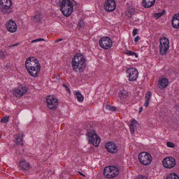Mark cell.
I'll return each instance as SVG.
<instances>
[{
    "label": "cell",
    "mask_w": 179,
    "mask_h": 179,
    "mask_svg": "<svg viewBox=\"0 0 179 179\" xmlns=\"http://www.w3.org/2000/svg\"><path fill=\"white\" fill-rule=\"evenodd\" d=\"M26 69L30 75L36 77L38 75L40 70V64L36 58L34 57H29L27 59L25 63Z\"/></svg>",
    "instance_id": "1"
},
{
    "label": "cell",
    "mask_w": 179,
    "mask_h": 179,
    "mask_svg": "<svg viewBox=\"0 0 179 179\" xmlns=\"http://www.w3.org/2000/svg\"><path fill=\"white\" fill-rule=\"evenodd\" d=\"M72 64L73 68L75 72H83L86 65L84 57L81 54H77L72 58Z\"/></svg>",
    "instance_id": "2"
},
{
    "label": "cell",
    "mask_w": 179,
    "mask_h": 179,
    "mask_svg": "<svg viewBox=\"0 0 179 179\" xmlns=\"http://www.w3.org/2000/svg\"><path fill=\"white\" fill-rule=\"evenodd\" d=\"M60 9L63 15L68 17L72 15L73 11L72 2L69 0H63L61 3Z\"/></svg>",
    "instance_id": "3"
},
{
    "label": "cell",
    "mask_w": 179,
    "mask_h": 179,
    "mask_svg": "<svg viewBox=\"0 0 179 179\" xmlns=\"http://www.w3.org/2000/svg\"><path fill=\"white\" fill-rule=\"evenodd\" d=\"M119 173L118 168L115 166H108L104 169V176L107 178H113L117 176Z\"/></svg>",
    "instance_id": "4"
},
{
    "label": "cell",
    "mask_w": 179,
    "mask_h": 179,
    "mask_svg": "<svg viewBox=\"0 0 179 179\" xmlns=\"http://www.w3.org/2000/svg\"><path fill=\"white\" fill-rule=\"evenodd\" d=\"M139 161L144 165H149L152 161V157L149 153L146 152H142L139 155Z\"/></svg>",
    "instance_id": "5"
},
{
    "label": "cell",
    "mask_w": 179,
    "mask_h": 179,
    "mask_svg": "<svg viewBox=\"0 0 179 179\" xmlns=\"http://www.w3.org/2000/svg\"><path fill=\"white\" fill-rule=\"evenodd\" d=\"M88 140L95 147L99 146L101 142V139L94 131H90L88 133Z\"/></svg>",
    "instance_id": "6"
},
{
    "label": "cell",
    "mask_w": 179,
    "mask_h": 179,
    "mask_svg": "<svg viewBox=\"0 0 179 179\" xmlns=\"http://www.w3.org/2000/svg\"><path fill=\"white\" fill-rule=\"evenodd\" d=\"M160 52L162 55H165L168 50L169 47V41L167 38H163L160 40Z\"/></svg>",
    "instance_id": "7"
},
{
    "label": "cell",
    "mask_w": 179,
    "mask_h": 179,
    "mask_svg": "<svg viewBox=\"0 0 179 179\" xmlns=\"http://www.w3.org/2000/svg\"><path fill=\"white\" fill-rule=\"evenodd\" d=\"M47 106L51 109H56L58 107V100L53 96H49L47 97L46 99Z\"/></svg>",
    "instance_id": "8"
},
{
    "label": "cell",
    "mask_w": 179,
    "mask_h": 179,
    "mask_svg": "<svg viewBox=\"0 0 179 179\" xmlns=\"http://www.w3.org/2000/svg\"><path fill=\"white\" fill-rule=\"evenodd\" d=\"M126 74L128 80L131 81L136 80L139 75L137 70L133 68L128 69L127 70Z\"/></svg>",
    "instance_id": "9"
},
{
    "label": "cell",
    "mask_w": 179,
    "mask_h": 179,
    "mask_svg": "<svg viewBox=\"0 0 179 179\" xmlns=\"http://www.w3.org/2000/svg\"><path fill=\"white\" fill-rule=\"evenodd\" d=\"M162 164L165 168L171 169L175 167L176 164V161L173 158L167 157L163 160Z\"/></svg>",
    "instance_id": "10"
},
{
    "label": "cell",
    "mask_w": 179,
    "mask_h": 179,
    "mask_svg": "<svg viewBox=\"0 0 179 179\" xmlns=\"http://www.w3.org/2000/svg\"><path fill=\"white\" fill-rule=\"evenodd\" d=\"M99 45L104 49L110 48L112 45L111 40L109 37H103L101 38L99 41Z\"/></svg>",
    "instance_id": "11"
},
{
    "label": "cell",
    "mask_w": 179,
    "mask_h": 179,
    "mask_svg": "<svg viewBox=\"0 0 179 179\" xmlns=\"http://www.w3.org/2000/svg\"><path fill=\"white\" fill-rule=\"evenodd\" d=\"M116 7V4L114 0H107L104 4V9L106 11L112 12Z\"/></svg>",
    "instance_id": "12"
},
{
    "label": "cell",
    "mask_w": 179,
    "mask_h": 179,
    "mask_svg": "<svg viewBox=\"0 0 179 179\" xmlns=\"http://www.w3.org/2000/svg\"><path fill=\"white\" fill-rule=\"evenodd\" d=\"M105 148L109 153L115 154L118 152V148L113 142H107L106 144Z\"/></svg>",
    "instance_id": "13"
},
{
    "label": "cell",
    "mask_w": 179,
    "mask_h": 179,
    "mask_svg": "<svg viewBox=\"0 0 179 179\" xmlns=\"http://www.w3.org/2000/svg\"><path fill=\"white\" fill-rule=\"evenodd\" d=\"M27 90L26 86L22 85L14 90L13 93L15 96L19 97L25 94L27 92Z\"/></svg>",
    "instance_id": "14"
},
{
    "label": "cell",
    "mask_w": 179,
    "mask_h": 179,
    "mask_svg": "<svg viewBox=\"0 0 179 179\" xmlns=\"http://www.w3.org/2000/svg\"><path fill=\"white\" fill-rule=\"evenodd\" d=\"M6 28L9 32L14 33L16 31L17 26L15 22L12 20H9L6 23Z\"/></svg>",
    "instance_id": "15"
},
{
    "label": "cell",
    "mask_w": 179,
    "mask_h": 179,
    "mask_svg": "<svg viewBox=\"0 0 179 179\" xmlns=\"http://www.w3.org/2000/svg\"><path fill=\"white\" fill-rule=\"evenodd\" d=\"M169 81L166 78H162L158 82V86L161 89H164L168 84Z\"/></svg>",
    "instance_id": "16"
},
{
    "label": "cell",
    "mask_w": 179,
    "mask_h": 179,
    "mask_svg": "<svg viewBox=\"0 0 179 179\" xmlns=\"http://www.w3.org/2000/svg\"><path fill=\"white\" fill-rule=\"evenodd\" d=\"M11 5V0H0V6L3 9H8Z\"/></svg>",
    "instance_id": "17"
},
{
    "label": "cell",
    "mask_w": 179,
    "mask_h": 179,
    "mask_svg": "<svg viewBox=\"0 0 179 179\" xmlns=\"http://www.w3.org/2000/svg\"><path fill=\"white\" fill-rule=\"evenodd\" d=\"M155 2V0H143L142 5L145 8H149L154 5Z\"/></svg>",
    "instance_id": "18"
},
{
    "label": "cell",
    "mask_w": 179,
    "mask_h": 179,
    "mask_svg": "<svg viewBox=\"0 0 179 179\" xmlns=\"http://www.w3.org/2000/svg\"><path fill=\"white\" fill-rule=\"evenodd\" d=\"M179 17L178 14H176L174 15L172 18V27L175 28H179Z\"/></svg>",
    "instance_id": "19"
},
{
    "label": "cell",
    "mask_w": 179,
    "mask_h": 179,
    "mask_svg": "<svg viewBox=\"0 0 179 179\" xmlns=\"http://www.w3.org/2000/svg\"><path fill=\"white\" fill-rule=\"evenodd\" d=\"M20 167L24 170H26L29 167V164L26 161H22L19 163Z\"/></svg>",
    "instance_id": "20"
},
{
    "label": "cell",
    "mask_w": 179,
    "mask_h": 179,
    "mask_svg": "<svg viewBox=\"0 0 179 179\" xmlns=\"http://www.w3.org/2000/svg\"><path fill=\"white\" fill-rule=\"evenodd\" d=\"M152 95V93L150 91L147 93L146 95H145V107H147L149 103L150 100V98H151Z\"/></svg>",
    "instance_id": "21"
},
{
    "label": "cell",
    "mask_w": 179,
    "mask_h": 179,
    "mask_svg": "<svg viewBox=\"0 0 179 179\" xmlns=\"http://www.w3.org/2000/svg\"><path fill=\"white\" fill-rule=\"evenodd\" d=\"M167 179H178V176L175 173H172L168 176Z\"/></svg>",
    "instance_id": "22"
},
{
    "label": "cell",
    "mask_w": 179,
    "mask_h": 179,
    "mask_svg": "<svg viewBox=\"0 0 179 179\" xmlns=\"http://www.w3.org/2000/svg\"><path fill=\"white\" fill-rule=\"evenodd\" d=\"M76 95L77 96L78 100L80 102H82L83 101L84 98L83 96L80 93L77 92L76 93Z\"/></svg>",
    "instance_id": "23"
},
{
    "label": "cell",
    "mask_w": 179,
    "mask_h": 179,
    "mask_svg": "<svg viewBox=\"0 0 179 179\" xmlns=\"http://www.w3.org/2000/svg\"><path fill=\"white\" fill-rule=\"evenodd\" d=\"M165 11L164 12L161 13H158L155 14L154 15L155 18V19H157L160 18L164 13Z\"/></svg>",
    "instance_id": "24"
},
{
    "label": "cell",
    "mask_w": 179,
    "mask_h": 179,
    "mask_svg": "<svg viewBox=\"0 0 179 179\" xmlns=\"http://www.w3.org/2000/svg\"><path fill=\"white\" fill-rule=\"evenodd\" d=\"M168 147H170V148H174L175 147V145L173 143L171 142H168L167 143Z\"/></svg>",
    "instance_id": "25"
},
{
    "label": "cell",
    "mask_w": 179,
    "mask_h": 179,
    "mask_svg": "<svg viewBox=\"0 0 179 179\" xmlns=\"http://www.w3.org/2000/svg\"><path fill=\"white\" fill-rule=\"evenodd\" d=\"M9 118V117H4V118L2 119L1 120V121L3 122H4L5 123H6L8 120Z\"/></svg>",
    "instance_id": "26"
},
{
    "label": "cell",
    "mask_w": 179,
    "mask_h": 179,
    "mask_svg": "<svg viewBox=\"0 0 179 179\" xmlns=\"http://www.w3.org/2000/svg\"><path fill=\"white\" fill-rule=\"evenodd\" d=\"M138 33V30L137 29H135L133 31V33L134 36H135Z\"/></svg>",
    "instance_id": "27"
},
{
    "label": "cell",
    "mask_w": 179,
    "mask_h": 179,
    "mask_svg": "<svg viewBox=\"0 0 179 179\" xmlns=\"http://www.w3.org/2000/svg\"><path fill=\"white\" fill-rule=\"evenodd\" d=\"M139 39H140V37H139V36H137V37H136L134 39L135 42H137V41L139 40Z\"/></svg>",
    "instance_id": "28"
}]
</instances>
